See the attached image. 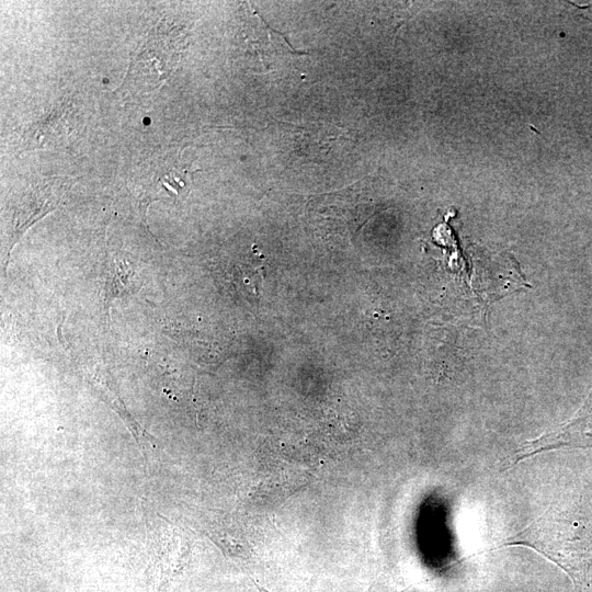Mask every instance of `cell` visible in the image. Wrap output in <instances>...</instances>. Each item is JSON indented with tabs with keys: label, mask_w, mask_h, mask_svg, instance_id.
I'll return each instance as SVG.
<instances>
[{
	"label": "cell",
	"mask_w": 592,
	"mask_h": 592,
	"mask_svg": "<svg viewBox=\"0 0 592 592\" xmlns=\"http://www.w3.org/2000/svg\"><path fill=\"white\" fill-rule=\"evenodd\" d=\"M185 38L180 27L160 22L133 57L122 87L124 93L135 95L158 88L177 66Z\"/></svg>",
	"instance_id": "cell-1"
},
{
	"label": "cell",
	"mask_w": 592,
	"mask_h": 592,
	"mask_svg": "<svg viewBox=\"0 0 592 592\" xmlns=\"http://www.w3.org/2000/svg\"><path fill=\"white\" fill-rule=\"evenodd\" d=\"M562 447H592V394L570 421L526 441L516 451L512 465L536 454Z\"/></svg>",
	"instance_id": "cell-2"
},
{
	"label": "cell",
	"mask_w": 592,
	"mask_h": 592,
	"mask_svg": "<svg viewBox=\"0 0 592 592\" xmlns=\"http://www.w3.org/2000/svg\"><path fill=\"white\" fill-rule=\"evenodd\" d=\"M56 186L57 182L49 181L33 187L21 202V208L15 214L14 243L30 225L56 207L62 194Z\"/></svg>",
	"instance_id": "cell-3"
},
{
	"label": "cell",
	"mask_w": 592,
	"mask_h": 592,
	"mask_svg": "<svg viewBox=\"0 0 592 592\" xmlns=\"http://www.w3.org/2000/svg\"><path fill=\"white\" fill-rule=\"evenodd\" d=\"M257 589L259 590V592H270L269 590L264 589L263 587L259 585V584H255ZM366 592H373L372 590H368Z\"/></svg>",
	"instance_id": "cell-4"
}]
</instances>
